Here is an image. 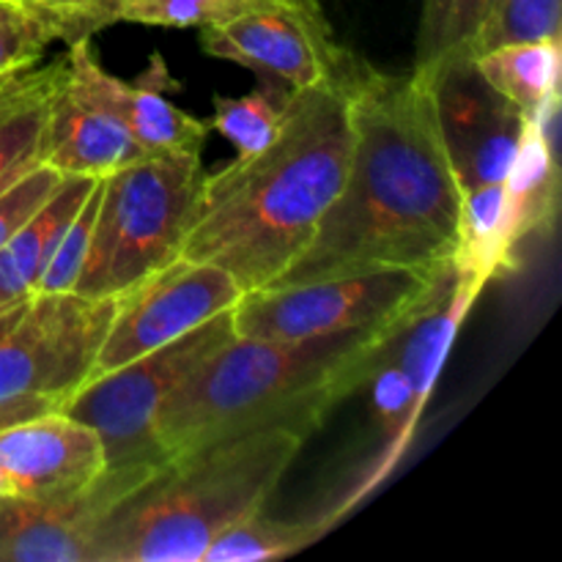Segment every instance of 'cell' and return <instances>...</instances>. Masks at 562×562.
<instances>
[{
    "mask_svg": "<svg viewBox=\"0 0 562 562\" xmlns=\"http://www.w3.org/2000/svg\"><path fill=\"white\" fill-rule=\"evenodd\" d=\"M0 470L11 497L58 499L91 488L108 464L99 434L58 409L0 431Z\"/></svg>",
    "mask_w": 562,
    "mask_h": 562,
    "instance_id": "5bb4252c",
    "label": "cell"
},
{
    "mask_svg": "<svg viewBox=\"0 0 562 562\" xmlns=\"http://www.w3.org/2000/svg\"><path fill=\"white\" fill-rule=\"evenodd\" d=\"M170 91H181V86L159 53L151 55L146 71H140L135 80H119L121 110L137 148L143 154L181 151V148L203 151V140L212 126L170 102Z\"/></svg>",
    "mask_w": 562,
    "mask_h": 562,
    "instance_id": "ac0fdd59",
    "label": "cell"
},
{
    "mask_svg": "<svg viewBox=\"0 0 562 562\" xmlns=\"http://www.w3.org/2000/svg\"><path fill=\"white\" fill-rule=\"evenodd\" d=\"M58 71L60 58L0 80V195L47 162L49 99Z\"/></svg>",
    "mask_w": 562,
    "mask_h": 562,
    "instance_id": "2e32d148",
    "label": "cell"
},
{
    "mask_svg": "<svg viewBox=\"0 0 562 562\" xmlns=\"http://www.w3.org/2000/svg\"><path fill=\"white\" fill-rule=\"evenodd\" d=\"M25 305H27V300H25V302H20V305L9 307V311L0 313V335H5V333H9L11 327H14L16 318H20V316H22V311H25Z\"/></svg>",
    "mask_w": 562,
    "mask_h": 562,
    "instance_id": "f1b7e54d",
    "label": "cell"
},
{
    "mask_svg": "<svg viewBox=\"0 0 562 562\" xmlns=\"http://www.w3.org/2000/svg\"><path fill=\"white\" fill-rule=\"evenodd\" d=\"M519 245L521 239L505 181L464 192L459 247L453 256V267L459 272L470 274L486 289L499 274L516 269Z\"/></svg>",
    "mask_w": 562,
    "mask_h": 562,
    "instance_id": "d6986e66",
    "label": "cell"
},
{
    "mask_svg": "<svg viewBox=\"0 0 562 562\" xmlns=\"http://www.w3.org/2000/svg\"><path fill=\"white\" fill-rule=\"evenodd\" d=\"M448 269L371 267L300 283L269 285L231 311L236 338L300 344L368 327H406L448 283Z\"/></svg>",
    "mask_w": 562,
    "mask_h": 562,
    "instance_id": "8992f818",
    "label": "cell"
},
{
    "mask_svg": "<svg viewBox=\"0 0 562 562\" xmlns=\"http://www.w3.org/2000/svg\"><path fill=\"white\" fill-rule=\"evenodd\" d=\"M333 527H338V519L329 510L307 521L269 519L263 510H258L214 538L201 562L283 560L322 541Z\"/></svg>",
    "mask_w": 562,
    "mask_h": 562,
    "instance_id": "7402d4cb",
    "label": "cell"
},
{
    "mask_svg": "<svg viewBox=\"0 0 562 562\" xmlns=\"http://www.w3.org/2000/svg\"><path fill=\"white\" fill-rule=\"evenodd\" d=\"M307 3H316V5H322V3H318V0H307Z\"/></svg>",
    "mask_w": 562,
    "mask_h": 562,
    "instance_id": "1f68e13d",
    "label": "cell"
},
{
    "mask_svg": "<svg viewBox=\"0 0 562 562\" xmlns=\"http://www.w3.org/2000/svg\"><path fill=\"white\" fill-rule=\"evenodd\" d=\"M201 47L294 91L338 80L357 64L333 38L322 5L307 0H258L220 25L201 27Z\"/></svg>",
    "mask_w": 562,
    "mask_h": 562,
    "instance_id": "9c48e42d",
    "label": "cell"
},
{
    "mask_svg": "<svg viewBox=\"0 0 562 562\" xmlns=\"http://www.w3.org/2000/svg\"><path fill=\"white\" fill-rule=\"evenodd\" d=\"M25 3H64V0H25Z\"/></svg>",
    "mask_w": 562,
    "mask_h": 562,
    "instance_id": "4dcf8cb0",
    "label": "cell"
},
{
    "mask_svg": "<svg viewBox=\"0 0 562 562\" xmlns=\"http://www.w3.org/2000/svg\"><path fill=\"white\" fill-rule=\"evenodd\" d=\"M305 439L258 428L168 459L110 508L93 562H201L214 538L263 510Z\"/></svg>",
    "mask_w": 562,
    "mask_h": 562,
    "instance_id": "277c9868",
    "label": "cell"
},
{
    "mask_svg": "<svg viewBox=\"0 0 562 562\" xmlns=\"http://www.w3.org/2000/svg\"><path fill=\"white\" fill-rule=\"evenodd\" d=\"M121 77L97 58L91 38L71 42L49 99L47 162L60 176H102L143 157L119 99Z\"/></svg>",
    "mask_w": 562,
    "mask_h": 562,
    "instance_id": "7c38bea8",
    "label": "cell"
},
{
    "mask_svg": "<svg viewBox=\"0 0 562 562\" xmlns=\"http://www.w3.org/2000/svg\"><path fill=\"white\" fill-rule=\"evenodd\" d=\"M64 176L49 165H38L27 176H22L14 187L0 195V247L20 231V225L38 212L44 201L55 192Z\"/></svg>",
    "mask_w": 562,
    "mask_h": 562,
    "instance_id": "83f0119b",
    "label": "cell"
},
{
    "mask_svg": "<svg viewBox=\"0 0 562 562\" xmlns=\"http://www.w3.org/2000/svg\"><path fill=\"white\" fill-rule=\"evenodd\" d=\"M99 195H102V190H99V179H97L91 195L86 198L80 212L71 217V223L66 225L64 236H60L58 245H55L47 269H44L42 280H38L36 285V294H71V291H75L77 278H80L82 272V263H86L88 258V247H91Z\"/></svg>",
    "mask_w": 562,
    "mask_h": 562,
    "instance_id": "4316f807",
    "label": "cell"
},
{
    "mask_svg": "<svg viewBox=\"0 0 562 562\" xmlns=\"http://www.w3.org/2000/svg\"><path fill=\"white\" fill-rule=\"evenodd\" d=\"M494 0H423L412 71L426 75L456 49H470Z\"/></svg>",
    "mask_w": 562,
    "mask_h": 562,
    "instance_id": "cb8c5ba5",
    "label": "cell"
},
{
    "mask_svg": "<svg viewBox=\"0 0 562 562\" xmlns=\"http://www.w3.org/2000/svg\"><path fill=\"white\" fill-rule=\"evenodd\" d=\"M49 42H55L53 27L36 5L0 0V80L38 64Z\"/></svg>",
    "mask_w": 562,
    "mask_h": 562,
    "instance_id": "484cf974",
    "label": "cell"
},
{
    "mask_svg": "<svg viewBox=\"0 0 562 562\" xmlns=\"http://www.w3.org/2000/svg\"><path fill=\"white\" fill-rule=\"evenodd\" d=\"M97 179L64 176L53 195L20 225L14 236L0 247V313L36 294V285L47 269L55 245L64 236Z\"/></svg>",
    "mask_w": 562,
    "mask_h": 562,
    "instance_id": "e0dca14e",
    "label": "cell"
},
{
    "mask_svg": "<svg viewBox=\"0 0 562 562\" xmlns=\"http://www.w3.org/2000/svg\"><path fill=\"white\" fill-rule=\"evenodd\" d=\"M115 305V296H31L14 327L0 335V404L25 395L66 404L91 376Z\"/></svg>",
    "mask_w": 562,
    "mask_h": 562,
    "instance_id": "ba28073f",
    "label": "cell"
},
{
    "mask_svg": "<svg viewBox=\"0 0 562 562\" xmlns=\"http://www.w3.org/2000/svg\"><path fill=\"white\" fill-rule=\"evenodd\" d=\"M357 64L338 80L294 91L269 146L203 176L181 258L225 269L245 294L294 267L349 170Z\"/></svg>",
    "mask_w": 562,
    "mask_h": 562,
    "instance_id": "7a4b0ae2",
    "label": "cell"
},
{
    "mask_svg": "<svg viewBox=\"0 0 562 562\" xmlns=\"http://www.w3.org/2000/svg\"><path fill=\"white\" fill-rule=\"evenodd\" d=\"M201 179L195 148L143 154L102 176L91 247L71 294L119 300L176 261Z\"/></svg>",
    "mask_w": 562,
    "mask_h": 562,
    "instance_id": "5b68a950",
    "label": "cell"
},
{
    "mask_svg": "<svg viewBox=\"0 0 562 562\" xmlns=\"http://www.w3.org/2000/svg\"><path fill=\"white\" fill-rule=\"evenodd\" d=\"M488 82L530 119L549 97L560 93V42H519L475 55Z\"/></svg>",
    "mask_w": 562,
    "mask_h": 562,
    "instance_id": "44dd1931",
    "label": "cell"
},
{
    "mask_svg": "<svg viewBox=\"0 0 562 562\" xmlns=\"http://www.w3.org/2000/svg\"><path fill=\"white\" fill-rule=\"evenodd\" d=\"M0 497H11V486H9V481H5L3 470H0Z\"/></svg>",
    "mask_w": 562,
    "mask_h": 562,
    "instance_id": "f546056e",
    "label": "cell"
},
{
    "mask_svg": "<svg viewBox=\"0 0 562 562\" xmlns=\"http://www.w3.org/2000/svg\"><path fill=\"white\" fill-rule=\"evenodd\" d=\"M258 0H64L31 3L42 11L53 36L71 44L91 38L115 22H137L154 27H209L241 14Z\"/></svg>",
    "mask_w": 562,
    "mask_h": 562,
    "instance_id": "9a60e30c",
    "label": "cell"
},
{
    "mask_svg": "<svg viewBox=\"0 0 562 562\" xmlns=\"http://www.w3.org/2000/svg\"><path fill=\"white\" fill-rule=\"evenodd\" d=\"M159 467L104 470L91 488L71 497H0V562H93L104 516Z\"/></svg>",
    "mask_w": 562,
    "mask_h": 562,
    "instance_id": "4fadbf2b",
    "label": "cell"
},
{
    "mask_svg": "<svg viewBox=\"0 0 562 562\" xmlns=\"http://www.w3.org/2000/svg\"><path fill=\"white\" fill-rule=\"evenodd\" d=\"M231 311L209 318L192 333L126 362L115 371L88 379L66 401V415L86 423L99 434L108 470L165 464L162 450L154 437L159 412H162L165 401L173 395V390L201 362H206L220 346L234 338Z\"/></svg>",
    "mask_w": 562,
    "mask_h": 562,
    "instance_id": "52a82bcc",
    "label": "cell"
},
{
    "mask_svg": "<svg viewBox=\"0 0 562 562\" xmlns=\"http://www.w3.org/2000/svg\"><path fill=\"white\" fill-rule=\"evenodd\" d=\"M351 154L344 187L316 236L274 285L371 267L448 269L459 247L461 192L417 71L351 80Z\"/></svg>",
    "mask_w": 562,
    "mask_h": 562,
    "instance_id": "6da1fadb",
    "label": "cell"
},
{
    "mask_svg": "<svg viewBox=\"0 0 562 562\" xmlns=\"http://www.w3.org/2000/svg\"><path fill=\"white\" fill-rule=\"evenodd\" d=\"M241 296L245 291L225 269L179 256L119 296L88 379L115 371L192 333L209 318L231 311Z\"/></svg>",
    "mask_w": 562,
    "mask_h": 562,
    "instance_id": "8fae6325",
    "label": "cell"
},
{
    "mask_svg": "<svg viewBox=\"0 0 562 562\" xmlns=\"http://www.w3.org/2000/svg\"><path fill=\"white\" fill-rule=\"evenodd\" d=\"M291 97H294V88L261 77V82L241 97L217 93L209 126L217 130L228 143H234L236 157H247L272 143L289 113Z\"/></svg>",
    "mask_w": 562,
    "mask_h": 562,
    "instance_id": "603a6c76",
    "label": "cell"
},
{
    "mask_svg": "<svg viewBox=\"0 0 562 562\" xmlns=\"http://www.w3.org/2000/svg\"><path fill=\"white\" fill-rule=\"evenodd\" d=\"M420 77L431 93L439 140L461 192L505 181L527 115L483 77L470 49H456Z\"/></svg>",
    "mask_w": 562,
    "mask_h": 562,
    "instance_id": "30bf717a",
    "label": "cell"
},
{
    "mask_svg": "<svg viewBox=\"0 0 562 562\" xmlns=\"http://www.w3.org/2000/svg\"><path fill=\"white\" fill-rule=\"evenodd\" d=\"M562 36V0H494L486 25L472 42L470 53L519 42H547Z\"/></svg>",
    "mask_w": 562,
    "mask_h": 562,
    "instance_id": "d4e9b609",
    "label": "cell"
},
{
    "mask_svg": "<svg viewBox=\"0 0 562 562\" xmlns=\"http://www.w3.org/2000/svg\"><path fill=\"white\" fill-rule=\"evenodd\" d=\"M404 327H368L300 344L231 338L165 401L154 426L162 459L258 428L307 434L368 382Z\"/></svg>",
    "mask_w": 562,
    "mask_h": 562,
    "instance_id": "3957f363",
    "label": "cell"
},
{
    "mask_svg": "<svg viewBox=\"0 0 562 562\" xmlns=\"http://www.w3.org/2000/svg\"><path fill=\"white\" fill-rule=\"evenodd\" d=\"M505 190L521 241L552 228L560 203L558 137L543 132L532 119H527L519 151L505 176Z\"/></svg>",
    "mask_w": 562,
    "mask_h": 562,
    "instance_id": "ffe728a7",
    "label": "cell"
}]
</instances>
